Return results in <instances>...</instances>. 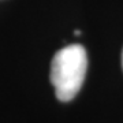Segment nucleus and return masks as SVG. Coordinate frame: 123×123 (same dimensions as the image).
<instances>
[{"label":"nucleus","mask_w":123,"mask_h":123,"mask_svg":"<svg viewBox=\"0 0 123 123\" xmlns=\"http://www.w3.org/2000/svg\"><path fill=\"white\" fill-rule=\"evenodd\" d=\"M88 70V55L82 45L71 44L59 49L51 63V82L57 100L70 101L78 94Z\"/></svg>","instance_id":"1"},{"label":"nucleus","mask_w":123,"mask_h":123,"mask_svg":"<svg viewBox=\"0 0 123 123\" xmlns=\"http://www.w3.org/2000/svg\"><path fill=\"white\" fill-rule=\"evenodd\" d=\"M122 67H123V52H122Z\"/></svg>","instance_id":"2"}]
</instances>
